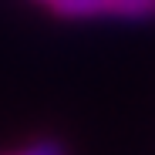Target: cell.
Segmentation results:
<instances>
[{"mask_svg": "<svg viewBox=\"0 0 155 155\" xmlns=\"http://www.w3.org/2000/svg\"><path fill=\"white\" fill-rule=\"evenodd\" d=\"M51 14L64 20H91V17H128L148 20L155 17V0H51Z\"/></svg>", "mask_w": 155, "mask_h": 155, "instance_id": "obj_1", "label": "cell"}, {"mask_svg": "<svg viewBox=\"0 0 155 155\" xmlns=\"http://www.w3.org/2000/svg\"><path fill=\"white\" fill-rule=\"evenodd\" d=\"M7 155H68V145L61 138H37V142L24 145L17 152H7Z\"/></svg>", "mask_w": 155, "mask_h": 155, "instance_id": "obj_2", "label": "cell"}, {"mask_svg": "<svg viewBox=\"0 0 155 155\" xmlns=\"http://www.w3.org/2000/svg\"><path fill=\"white\" fill-rule=\"evenodd\" d=\"M44 4H51V0H44Z\"/></svg>", "mask_w": 155, "mask_h": 155, "instance_id": "obj_3", "label": "cell"}]
</instances>
